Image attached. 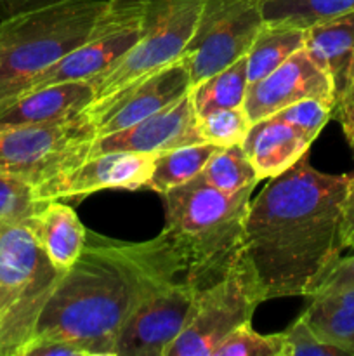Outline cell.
<instances>
[{
    "label": "cell",
    "mask_w": 354,
    "mask_h": 356,
    "mask_svg": "<svg viewBox=\"0 0 354 356\" xmlns=\"http://www.w3.org/2000/svg\"><path fill=\"white\" fill-rule=\"evenodd\" d=\"M351 174H326L307 155L250 200L243 249L266 299L312 298L344 250L340 228Z\"/></svg>",
    "instance_id": "6da1fadb"
},
{
    "label": "cell",
    "mask_w": 354,
    "mask_h": 356,
    "mask_svg": "<svg viewBox=\"0 0 354 356\" xmlns=\"http://www.w3.org/2000/svg\"><path fill=\"white\" fill-rule=\"evenodd\" d=\"M177 277H184V261L163 229L146 242H124L87 229L85 247L56 285L31 343L61 339L87 356H115L139 302L156 285Z\"/></svg>",
    "instance_id": "7a4b0ae2"
},
{
    "label": "cell",
    "mask_w": 354,
    "mask_h": 356,
    "mask_svg": "<svg viewBox=\"0 0 354 356\" xmlns=\"http://www.w3.org/2000/svg\"><path fill=\"white\" fill-rule=\"evenodd\" d=\"M255 186L224 193L200 177L162 195L165 228L184 261V278L194 291L208 287L243 250V233Z\"/></svg>",
    "instance_id": "3957f363"
},
{
    "label": "cell",
    "mask_w": 354,
    "mask_h": 356,
    "mask_svg": "<svg viewBox=\"0 0 354 356\" xmlns=\"http://www.w3.org/2000/svg\"><path fill=\"white\" fill-rule=\"evenodd\" d=\"M113 7V0H65L6 16L0 23V104L99 33Z\"/></svg>",
    "instance_id": "277c9868"
},
{
    "label": "cell",
    "mask_w": 354,
    "mask_h": 356,
    "mask_svg": "<svg viewBox=\"0 0 354 356\" xmlns=\"http://www.w3.org/2000/svg\"><path fill=\"white\" fill-rule=\"evenodd\" d=\"M62 273L26 226L0 232V356H23Z\"/></svg>",
    "instance_id": "5b68a950"
},
{
    "label": "cell",
    "mask_w": 354,
    "mask_h": 356,
    "mask_svg": "<svg viewBox=\"0 0 354 356\" xmlns=\"http://www.w3.org/2000/svg\"><path fill=\"white\" fill-rule=\"evenodd\" d=\"M142 23L137 42L96 79L94 103L108 99L135 80L179 61L186 52L205 0H142Z\"/></svg>",
    "instance_id": "8992f818"
},
{
    "label": "cell",
    "mask_w": 354,
    "mask_h": 356,
    "mask_svg": "<svg viewBox=\"0 0 354 356\" xmlns=\"http://www.w3.org/2000/svg\"><path fill=\"white\" fill-rule=\"evenodd\" d=\"M264 301V285L243 249L217 282L196 292L189 318L165 356H214L226 336L252 323L253 313Z\"/></svg>",
    "instance_id": "52a82bcc"
},
{
    "label": "cell",
    "mask_w": 354,
    "mask_h": 356,
    "mask_svg": "<svg viewBox=\"0 0 354 356\" xmlns=\"http://www.w3.org/2000/svg\"><path fill=\"white\" fill-rule=\"evenodd\" d=\"M96 127L85 115L0 129V174L40 186L89 159Z\"/></svg>",
    "instance_id": "ba28073f"
},
{
    "label": "cell",
    "mask_w": 354,
    "mask_h": 356,
    "mask_svg": "<svg viewBox=\"0 0 354 356\" xmlns=\"http://www.w3.org/2000/svg\"><path fill=\"white\" fill-rule=\"evenodd\" d=\"M264 23L262 0H205L183 56L191 87L245 56Z\"/></svg>",
    "instance_id": "9c48e42d"
},
{
    "label": "cell",
    "mask_w": 354,
    "mask_h": 356,
    "mask_svg": "<svg viewBox=\"0 0 354 356\" xmlns=\"http://www.w3.org/2000/svg\"><path fill=\"white\" fill-rule=\"evenodd\" d=\"M194 296L184 277L156 285L125 323L115 356H165L189 318Z\"/></svg>",
    "instance_id": "30bf717a"
},
{
    "label": "cell",
    "mask_w": 354,
    "mask_h": 356,
    "mask_svg": "<svg viewBox=\"0 0 354 356\" xmlns=\"http://www.w3.org/2000/svg\"><path fill=\"white\" fill-rule=\"evenodd\" d=\"M191 89V76L183 58L135 80L115 96L89 104L85 115L96 127L97 136L121 131L149 115L163 110L186 96Z\"/></svg>",
    "instance_id": "8fae6325"
},
{
    "label": "cell",
    "mask_w": 354,
    "mask_h": 356,
    "mask_svg": "<svg viewBox=\"0 0 354 356\" xmlns=\"http://www.w3.org/2000/svg\"><path fill=\"white\" fill-rule=\"evenodd\" d=\"M158 153L113 152L87 159L75 169L35 188L40 202L71 200L103 190H139L151 177Z\"/></svg>",
    "instance_id": "7c38bea8"
},
{
    "label": "cell",
    "mask_w": 354,
    "mask_h": 356,
    "mask_svg": "<svg viewBox=\"0 0 354 356\" xmlns=\"http://www.w3.org/2000/svg\"><path fill=\"white\" fill-rule=\"evenodd\" d=\"M307 97L325 101L335 111L337 94L333 80L301 49L269 75L248 83L243 108L250 122L255 124Z\"/></svg>",
    "instance_id": "4fadbf2b"
},
{
    "label": "cell",
    "mask_w": 354,
    "mask_h": 356,
    "mask_svg": "<svg viewBox=\"0 0 354 356\" xmlns=\"http://www.w3.org/2000/svg\"><path fill=\"white\" fill-rule=\"evenodd\" d=\"M198 143L205 141L198 134L196 113L191 94L187 92L176 103L149 115L130 127L106 136H96L90 146L89 159L113 152L162 153Z\"/></svg>",
    "instance_id": "5bb4252c"
},
{
    "label": "cell",
    "mask_w": 354,
    "mask_h": 356,
    "mask_svg": "<svg viewBox=\"0 0 354 356\" xmlns=\"http://www.w3.org/2000/svg\"><path fill=\"white\" fill-rule=\"evenodd\" d=\"M94 101L89 80L59 82L19 94L0 104V129L75 118Z\"/></svg>",
    "instance_id": "9a60e30c"
},
{
    "label": "cell",
    "mask_w": 354,
    "mask_h": 356,
    "mask_svg": "<svg viewBox=\"0 0 354 356\" xmlns=\"http://www.w3.org/2000/svg\"><path fill=\"white\" fill-rule=\"evenodd\" d=\"M312 141L285 122L267 117L250 125L242 146L259 179H271L309 155Z\"/></svg>",
    "instance_id": "2e32d148"
},
{
    "label": "cell",
    "mask_w": 354,
    "mask_h": 356,
    "mask_svg": "<svg viewBox=\"0 0 354 356\" xmlns=\"http://www.w3.org/2000/svg\"><path fill=\"white\" fill-rule=\"evenodd\" d=\"M304 51L333 80L339 103L354 58V10L305 28Z\"/></svg>",
    "instance_id": "e0dca14e"
},
{
    "label": "cell",
    "mask_w": 354,
    "mask_h": 356,
    "mask_svg": "<svg viewBox=\"0 0 354 356\" xmlns=\"http://www.w3.org/2000/svg\"><path fill=\"white\" fill-rule=\"evenodd\" d=\"M26 228L52 264L62 271L75 264L85 247V226L71 207L59 204V200L45 202L26 222Z\"/></svg>",
    "instance_id": "ac0fdd59"
},
{
    "label": "cell",
    "mask_w": 354,
    "mask_h": 356,
    "mask_svg": "<svg viewBox=\"0 0 354 356\" xmlns=\"http://www.w3.org/2000/svg\"><path fill=\"white\" fill-rule=\"evenodd\" d=\"M305 28L281 23H264L246 52V80L257 82L304 49Z\"/></svg>",
    "instance_id": "d6986e66"
},
{
    "label": "cell",
    "mask_w": 354,
    "mask_h": 356,
    "mask_svg": "<svg viewBox=\"0 0 354 356\" xmlns=\"http://www.w3.org/2000/svg\"><path fill=\"white\" fill-rule=\"evenodd\" d=\"M246 87V54L189 89L196 117L222 108L242 106Z\"/></svg>",
    "instance_id": "ffe728a7"
},
{
    "label": "cell",
    "mask_w": 354,
    "mask_h": 356,
    "mask_svg": "<svg viewBox=\"0 0 354 356\" xmlns=\"http://www.w3.org/2000/svg\"><path fill=\"white\" fill-rule=\"evenodd\" d=\"M219 146L210 143L186 145L158 153L151 177L144 188L162 197L167 191L196 177Z\"/></svg>",
    "instance_id": "44dd1931"
},
{
    "label": "cell",
    "mask_w": 354,
    "mask_h": 356,
    "mask_svg": "<svg viewBox=\"0 0 354 356\" xmlns=\"http://www.w3.org/2000/svg\"><path fill=\"white\" fill-rule=\"evenodd\" d=\"M198 177L208 186L224 193H235L243 188L257 186L260 181L242 145L222 146L215 149Z\"/></svg>",
    "instance_id": "7402d4cb"
},
{
    "label": "cell",
    "mask_w": 354,
    "mask_h": 356,
    "mask_svg": "<svg viewBox=\"0 0 354 356\" xmlns=\"http://www.w3.org/2000/svg\"><path fill=\"white\" fill-rule=\"evenodd\" d=\"M302 315L323 341L346 351L347 356H354L353 309L344 308L326 296H312L311 305Z\"/></svg>",
    "instance_id": "603a6c76"
},
{
    "label": "cell",
    "mask_w": 354,
    "mask_h": 356,
    "mask_svg": "<svg viewBox=\"0 0 354 356\" xmlns=\"http://www.w3.org/2000/svg\"><path fill=\"white\" fill-rule=\"evenodd\" d=\"M349 10H354V0H262L266 23L298 28H307Z\"/></svg>",
    "instance_id": "cb8c5ba5"
},
{
    "label": "cell",
    "mask_w": 354,
    "mask_h": 356,
    "mask_svg": "<svg viewBox=\"0 0 354 356\" xmlns=\"http://www.w3.org/2000/svg\"><path fill=\"white\" fill-rule=\"evenodd\" d=\"M44 204L37 200L35 186L30 183L0 174V232L12 226H26Z\"/></svg>",
    "instance_id": "d4e9b609"
},
{
    "label": "cell",
    "mask_w": 354,
    "mask_h": 356,
    "mask_svg": "<svg viewBox=\"0 0 354 356\" xmlns=\"http://www.w3.org/2000/svg\"><path fill=\"white\" fill-rule=\"evenodd\" d=\"M250 125H252V122H250L243 104L236 108H222V110H215L196 117L200 138L205 143H210L219 148L242 145Z\"/></svg>",
    "instance_id": "484cf974"
},
{
    "label": "cell",
    "mask_w": 354,
    "mask_h": 356,
    "mask_svg": "<svg viewBox=\"0 0 354 356\" xmlns=\"http://www.w3.org/2000/svg\"><path fill=\"white\" fill-rule=\"evenodd\" d=\"M281 334L262 336L245 323L221 341L214 356H281Z\"/></svg>",
    "instance_id": "4316f807"
},
{
    "label": "cell",
    "mask_w": 354,
    "mask_h": 356,
    "mask_svg": "<svg viewBox=\"0 0 354 356\" xmlns=\"http://www.w3.org/2000/svg\"><path fill=\"white\" fill-rule=\"evenodd\" d=\"M332 115V104L325 103V101L307 97V99L297 101V103L283 108V110L271 115V117H274L276 120L285 122V124H288L290 127H294L295 131L302 132L305 138L314 141L319 136V132L323 131V127L328 124Z\"/></svg>",
    "instance_id": "83f0119b"
},
{
    "label": "cell",
    "mask_w": 354,
    "mask_h": 356,
    "mask_svg": "<svg viewBox=\"0 0 354 356\" xmlns=\"http://www.w3.org/2000/svg\"><path fill=\"white\" fill-rule=\"evenodd\" d=\"M281 334V356H302V355H314V356H347L346 351L333 344L323 341L318 334L312 330L304 315L298 316L287 330Z\"/></svg>",
    "instance_id": "f1b7e54d"
},
{
    "label": "cell",
    "mask_w": 354,
    "mask_h": 356,
    "mask_svg": "<svg viewBox=\"0 0 354 356\" xmlns=\"http://www.w3.org/2000/svg\"><path fill=\"white\" fill-rule=\"evenodd\" d=\"M347 287H354V256L339 257L326 271L314 296Z\"/></svg>",
    "instance_id": "f546056e"
},
{
    "label": "cell",
    "mask_w": 354,
    "mask_h": 356,
    "mask_svg": "<svg viewBox=\"0 0 354 356\" xmlns=\"http://www.w3.org/2000/svg\"><path fill=\"white\" fill-rule=\"evenodd\" d=\"M344 249H354V174H351V184L342 207V228H340Z\"/></svg>",
    "instance_id": "4dcf8cb0"
},
{
    "label": "cell",
    "mask_w": 354,
    "mask_h": 356,
    "mask_svg": "<svg viewBox=\"0 0 354 356\" xmlns=\"http://www.w3.org/2000/svg\"><path fill=\"white\" fill-rule=\"evenodd\" d=\"M56 2H65V0H2L7 16H9V14L21 13V10L37 9V7L49 6V3H56Z\"/></svg>",
    "instance_id": "1f68e13d"
},
{
    "label": "cell",
    "mask_w": 354,
    "mask_h": 356,
    "mask_svg": "<svg viewBox=\"0 0 354 356\" xmlns=\"http://www.w3.org/2000/svg\"><path fill=\"white\" fill-rule=\"evenodd\" d=\"M353 101H354V58H353V63H351V66H349V73H347L346 89H344L342 96H340L339 103H337L335 111L340 110V108L347 106V104H351ZM335 111H333V113H335Z\"/></svg>",
    "instance_id": "d6a6232c"
},
{
    "label": "cell",
    "mask_w": 354,
    "mask_h": 356,
    "mask_svg": "<svg viewBox=\"0 0 354 356\" xmlns=\"http://www.w3.org/2000/svg\"><path fill=\"white\" fill-rule=\"evenodd\" d=\"M335 113H337V117H339L342 127L344 125H353L354 124V101L351 104H347V106L337 110Z\"/></svg>",
    "instance_id": "836d02e7"
},
{
    "label": "cell",
    "mask_w": 354,
    "mask_h": 356,
    "mask_svg": "<svg viewBox=\"0 0 354 356\" xmlns=\"http://www.w3.org/2000/svg\"><path fill=\"white\" fill-rule=\"evenodd\" d=\"M342 131H344V134H346L347 143H349V146L353 148V152H354V124L353 125H344Z\"/></svg>",
    "instance_id": "e575fe53"
},
{
    "label": "cell",
    "mask_w": 354,
    "mask_h": 356,
    "mask_svg": "<svg viewBox=\"0 0 354 356\" xmlns=\"http://www.w3.org/2000/svg\"><path fill=\"white\" fill-rule=\"evenodd\" d=\"M0 3H2V0H0Z\"/></svg>",
    "instance_id": "d590c367"
}]
</instances>
